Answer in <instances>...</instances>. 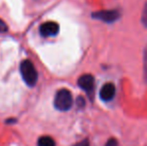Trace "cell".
I'll list each match as a JSON object with an SVG mask.
<instances>
[{
    "mask_svg": "<svg viewBox=\"0 0 147 146\" xmlns=\"http://www.w3.org/2000/svg\"><path fill=\"white\" fill-rule=\"evenodd\" d=\"M7 30H8V27H7V25H6V23L2 19H0V33L6 32Z\"/></svg>",
    "mask_w": 147,
    "mask_h": 146,
    "instance_id": "cell-10",
    "label": "cell"
},
{
    "mask_svg": "<svg viewBox=\"0 0 147 146\" xmlns=\"http://www.w3.org/2000/svg\"><path fill=\"white\" fill-rule=\"evenodd\" d=\"M115 92H116V89H115L114 84L106 83L102 86L99 95H100V98L103 101H110L115 96Z\"/></svg>",
    "mask_w": 147,
    "mask_h": 146,
    "instance_id": "cell-6",
    "label": "cell"
},
{
    "mask_svg": "<svg viewBox=\"0 0 147 146\" xmlns=\"http://www.w3.org/2000/svg\"><path fill=\"white\" fill-rule=\"evenodd\" d=\"M141 21L143 23V25L147 27V4L144 7V10H143V13H142V16H141Z\"/></svg>",
    "mask_w": 147,
    "mask_h": 146,
    "instance_id": "cell-9",
    "label": "cell"
},
{
    "mask_svg": "<svg viewBox=\"0 0 147 146\" xmlns=\"http://www.w3.org/2000/svg\"><path fill=\"white\" fill-rule=\"evenodd\" d=\"M74 146H89V142H88L87 139H85V140H83V141H81V142L77 143V144H75Z\"/></svg>",
    "mask_w": 147,
    "mask_h": 146,
    "instance_id": "cell-13",
    "label": "cell"
},
{
    "mask_svg": "<svg viewBox=\"0 0 147 146\" xmlns=\"http://www.w3.org/2000/svg\"><path fill=\"white\" fill-rule=\"evenodd\" d=\"M105 146H118V142L116 141V139L111 138V139H109V140L107 141V143H106V145H105Z\"/></svg>",
    "mask_w": 147,
    "mask_h": 146,
    "instance_id": "cell-11",
    "label": "cell"
},
{
    "mask_svg": "<svg viewBox=\"0 0 147 146\" xmlns=\"http://www.w3.org/2000/svg\"><path fill=\"white\" fill-rule=\"evenodd\" d=\"M77 105L79 106V107H84V105H85V100H84L81 96H79V97L77 98Z\"/></svg>",
    "mask_w": 147,
    "mask_h": 146,
    "instance_id": "cell-12",
    "label": "cell"
},
{
    "mask_svg": "<svg viewBox=\"0 0 147 146\" xmlns=\"http://www.w3.org/2000/svg\"><path fill=\"white\" fill-rule=\"evenodd\" d=\"M38 146H56V144L50 136H42L38 139Z\"/></svg>",
    "mask_w": 147,
    "mask_h": 146,
    "instance_id": "cell-7",
    "label": "cell"
},
{
    "mask_svg": "<svg viewBox=\"0 0 147 146\" xmlns=\"http://www.w3.org/2000/svg\"><path fill=\"white\" fill-rule=\"evenodd\" d=\"M72 94L67 89H60L54 98V105L60 111H67L72 107Z\"/></svg>",
    "mask_w": 147,
    "mask_h": 146,
    "instance_id": "cell-2",
    "label": "cell"
},
{
    "mask_svg": "<svg viewBox=\"0 0 147 146\" xmlns=\"http://www.w3.org/2000/svg\"><path fill=\"white\" fill-rule=\"evenodd\" d=\"M119 17H120V12L116 9L101 10V11H97L92 13V18L101 20V21L106 22V23H112V22L116 21Z\"/></svg>",
    "mask_w": 147,
    "mask_h": 146,
    "instance_id": "cell-3",
    "label": "cell"
},
{
    "mask_svg": "<svg viewBox=\"0 0 147 146\" xmlns=\"http://www.w3.org/2000/svg\"><path fill=\"white\" fill-rule=\"evenodd\" d=\"M59 31V25L56 22L48 21L43 23L40 26V33L42 36L48 37V36H55L57 35Z\"/></svg>",
    "mask_w": 147,
    "mask_h": 146,
    "instance_id": "cell-5",
    "label": "cell"
},
{
    "mask_svg": "<svg viewBox=\"0 0 147 146\" xmlns=\"http://www.w3.org/2000/svg\"><path fill=\"white\" fill-rule=\"evenodd\" d=\"M143 70H144V79L147 82V46L144 49V54H143Z\"/></svg>",
    "mask_w": 147,
    "mask_h": 146,
    "instance_id": "cell-8",
    "label": "cell"
},
{
    "mask_svg": "<svg viewBox=\"0 0 147 146\" xmlns=\"http://www.w3.org/2000/svg\"><path fill=\"white\" fill-rule=\"evenodd\" d=\"M78 85L88 94H91L94 90V78L90 74H84L78 79Z\"/></svg>",
    "mask_w": 147,
    "mask_h": 146,
    "instance_id": "cell-4",
    "label": "cell"
},
{
    "mask_svg": "<svg viewBox=\"0 0 147 146\" xmlns=\"http://www.w3.org/2000/svg\"><path fill=\"white\" fill-rule=\"evenodd\" d=\"M20 72H21V76L24 82L28 86H34L36 84L37 79H38V74L31 61H22L21 65H20Z\"/></svg>",
    "mask_w": 147,
    "mask_h": 146,
    "instance_id": "cell-1",
    "label": "cell"
}]
</instances>
